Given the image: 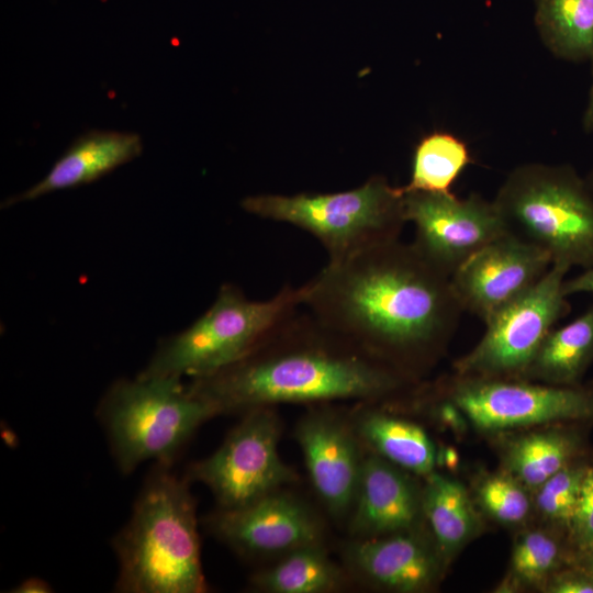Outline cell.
I'll list each match as a JSON object with an SVG mask.
<instances>
[{
    "instance_id": "6da1fadb",
    "label": "cell",
    "mask_w": 593,
    "mask_h": 593,
    "mask_svg": "<svg viewBox=\"0 0 593 593\" xmlns=\"http://www.w3.org/2000/svg\"><path fill=\"white\" fill-rule=\"evenodd\" d=\"M300 288L301 305L321 323L413 380L463 312L450 277L400 239L327 262Z\"/></svg>"
},
{
    "instance_id": "7a4b0ae2",
    "label": "cell",
    "mask_w": 593,
    "mask_h": 593,
    "mask_svg": "<svg viewBox=\"0 0 593 593\" xmlns=\"http://www.w3.org/2000/svg\"><path fill=\"white\" fill-rule=\"evenodd\" d=\"M415 380L370 356L306 310L288 315L245 357L189 388L219 414L281 403L381 402Z\"/></svg>"
},
{
    "instance_id": "3957f363",
    "label": "cell",
    "mask_w": 593,
    "mask_h": 593,
    "mask_svg": "<svg viewBox=\"0 0 593 593\" xmlns=\"http://www.w3.org/2000/svg\"><path fill=\"white\" fill-rule=\"evenodd\" d=\"M156 463L127 524L113 539L119 559L115 589L127 593H201L195 501L189 480Z\"/></svg>"
},
{
    "instance_id": "277c9868",
    "label": "cell",
    "mask_w": 593,
    "mask_h": 593,
    "mask_svg": "<svg viewBox=\"0 0 593 593\" xmlns=\"http://www.w3.org/2000/svg\"><path fill=\"white\" fill-rule=\"evenodd\" d=\"M493 203L507 233L546 251L552 264L593 266V193L571 166H517Z\"/></svg>"
},
{
    "instance_id": "5b68a950",
    "label": "cell",
    "mask_w": 593,
    "mask_h": 593,
    "mask_svg": "<svg viewBox=\"0 0 593 593\" xmlns=\"http://www.w3.org/2000/svg\"><path fill=\"white\" fill-rule=\"evenodd\" d=\"M119 469L131 473L142 462L171 466L195 429L217 415L215 409L180 379H121L98 409Z\"/></svg>"
},
{
    "instance_id": "8992f818",
    "label": "cell",
    "mask_w": 593,
    "mask_h": 593,
    "mask_svg": "<svg viewBox=\"0 0 593 593\" xmlns=\"http://www.w3.org/2000/svg\"><path fill=\"white\" fill-rule=\"evenodd\" d=\"M242 208L307 232L326 250L327 262L399 239L407 222L402 188L391 186L383 176H372L344 192L250 195Z\"/></svg>"
},
{
    "instance_id": "52a82bcc",
    "label": "cell",
    "mask_w": 593,
    "mask_h": 593,
    "mask_svg": "<svg viewBox=\"0 0 593 593\" xmlns=\"http://www.w3.org/2000/svg\"><path fill=\"white\" fill-rule=\"evenodd\" d=\"M301 288L282 287L255 301L224 283L211 306L189 327L161 340L143 377L192 379L211 376L249 354L283 318L301 306Z\"/></svg>"
},
{
    "instance_id": "ba28073f",
    "label": "cell",
    "mask_w": 593,
    "mask_h": 593,
    "mask_svg": "<svg viewBox=\"0 0 593 593\" xmlns=\"http://www.w3.org/2000/svg\"><path fill=\"white\" fill-rule=\"evenodd\" d=\"M569 270L552 264L536 284L492 314L479 343L455 362L456 374L523 379L545 337L570 312L562 290Z\"/></svg>"
},
{
    "instance_id": "9c48e42d",
    "label": "cell",
    "mask_w": 593,
    "mask_h": 593,
    "mask_svg": "<svg viewBox=\"0 0 593 593\" xmlns=\"http://www.w3.org/2000/svg\"><path fill=\"white\" fill-rule=\"evenodd\" d=\"M445 399L479 430L495 433L568 422H593V384L457 376Z\"/></svg>"
},
{
    "instance_id": "30bf717a",
    "label": "cell",
    "mask_w": 593,
    "mask_h": 593,
    "mask_svg": "<svg viewBox=\"0 0 593 593\" xmlns=\"http://www.w3.org/2000/svg\"><path fill=\"white\" fill-rule=\"evenodd\" d=\"M243 414L219 449L188 471V480L210 489L219 508L243 506L298 481L279 455L281 422L275 406Z\"/></svg>"
},
{
    "instance_id": "8fae6325",
    "label": "cell",
    "mask_w": 593,
    "mask_h": 593,
    "mask_svg": "<svg viewBox=\"0 0 593 593\" xmlns=\"http://www.w3.org/2000/svg\"><path fill=\"white\" fill-rule=\"evenodd\" d=\"M404 212L415 227L413 246L449 277L472 255L507 233L493 200L477 193L459 199L452 192H404Z\"/></svg>"
},
{
    "instance_id": "7c38bea8",
    "label": "cell",
    "mask_w": 593,
    "mask_h": 593,
    "mask_svg": "<svg viewBox=\"0 0 593 593\" xmlns=\"http://www.w3.org/2000/svg\"><path fill=\"white\" fill-rule=\"evenodd\" d=\"M205 525L221 541L249 558L282 557L324 541L321 518L286 489L243 506L219 508Z\"/></svg>"
},
{
    "instance_id": "4fadbf2b",
    "label": "cell",
    "mask_w": 593,
    "mask_h": 593,
    "mask_svg": "<svg viewBox=\"0 0 593 593\" xmlns=\"http://www.w3.org/2000/svg\"><path fill=\"white\" fill-rule=\"evenodd\" d=\"M295 439L311 484L336 518L350 513L365 452L349 415L316 404L298 422Z\"/></svg>"
},
{
    "instance_id": "5bb4252c",
    "label": "cell",
    "mask_w": 593,
    "mask_h": 593,
    "mask_svg": "<svg viewBox=\"0 0 593 593\" xmlns=\"http://www.w3.org/2000/svg\"><path fill=\"white\" fill-rule=\"evenodd\" d=\"M551 265L546 251L505 233L451 275V288L463 312L485 322L536 284Z\"/></svg>"
},
{
    "instance_id": "9a60e30c",
    "label": "cell",
    "mask_w": 593,
    "mask_h": 593,
    "mask_svg": "<svg viewBox=\"0 0 593 593\" xmlns=\"http://www.w3.org/2000/svg\"><path fill=\"white\" fill-rule=\"evenodd\" d=\"M348 573L379 589L419 593L432 589L446 567L430 535L421 527L353 538L343 548Z\"/></svg>"
},
{
    "instance_id": "2e32d148",
    "label": "cell",
    "mask_w": 593,
    "mask_h": 593,
    "mask_svg": "<svg viewBox=\"0 0 593 593\" xmlns=\"http://www.w3.org/2000/svg\"><path fill=\"white\" fill-rule=\"evenodd\" d=\"M402 468L365 452L350 511L353 538H369L422 527V486Z\"/></svg>"
},
{
    "instance_id": "e0dca14e",
    "label": "cell",
    "mask_w": 593,
    "mask_h": 593,
    "mask_svg": "<svg viewBox=\"0 0 593 593\" xmlns=\"http://www.w3.org/2000/svg\"><path fill=\"white\" fill-rule=\"evenodd\" d=\"M137 133L91 130L77 137L40 181L7 199L3 206L98 180L142 154Z\"/></svg>"
},
{
    "instance_id": "ac0fdd59",
    "label": "cell",
    "mask_w": 593,
    "mask_h": 593,
    "mask_svg": "<svg viewBox=\"0 0 593 593\" xmlns=\"http://www.w3.org/2000/svg\"><path fill=\"white\" fill-rule=\"evenodd\" d=\"M349 414L361 443L370 451L403 470L426 477L434 471L436 449L418 424L376 407L374 402H360Z\"/></svg>"
},
{
    "instance_id": "d6986e66",
    "label": "cell",
    "mask_w": 593,
    "mask_h": 593,
    "mask_svg": "<svg viewBox=\"0 0 593 593\" xmlns=\"http://www.w3.org/2000/svg\"><path fill=\"white\" fill-rule=\"evenodd\" d=\"M422 485L424 519L445 563L479 532L480 519L466 488L435 471Z\"/></svg>"
},
{
    "instance_id": "ffe728a7",
    "label": "cell",
    "mask_w": 593,
    "mask_h": 593,
    "mask_svg": "<svg viewBox=\"0 0 593 593\" xmlns=\"http://www.w3.org/2000/svg\"><path fill=\"white\" fill-rule=\"evenodd\" d=\"M592 362L593 304L570 323L548 333L523 379L578 384Z\"/></svg>"
},
{
    "instance_id": "44dd1931",
    "label": "cell",
    "mask_w": 593,
    "mask_h": 593,
    "mask_svg": "<svg viewBox=\"0 0 593 593\" xmlns=\"http://www.w3.org/2000/svg\"><path fill=\"white\" fill-rule=\"evenodd\" d=\"M582 448L578 432L563 426L523 434L510 443L504 455L505 471L529 490L573 461Z\"/></svg>"
},
{
    "instance_id": "7402d4cb",
    "label": "cell",
    "mask_w": 593,
    "mask_h": 593,
    "mask_svg": "<svg viewBox=\"0 0 593 593\" xmlns=\"http://www.w3.org/2000/svg\"><path fill=\"white\" fill-rule=\"evenodd\" d=\"M348 571L335 563L323 545L307 546L255 573L253 588L268 593H331L348 583Z\"/></svg>"
},
{
    "instance_id": "603a6c76",
    "label": "cell",
    "mask_w": 593,
    "mask_h": 593,
    "mask_svg": "<svg viewBox=\"0 0 593 593\" xmlns=\"http://www.w3.org/2000/svg\"><path fill=\"white\" fill-rule=\"evenodd\" d=\"M536 24L556 57L574 63L593 58V0H537Z\"/></svg>"
},
{
    "instance_id": "cb8c5ba5",
    "label": "cell",
    "mask_w": 593,
    "mask_h": 593,
    "mask_svg": "<svg viewBox=\"0 0 593 593\" xmlns=\"http://www.w3.org/2000/svg\"><path fill=\"white\" fill-rule=\"evenodd\" d=\"M471 163L463 141L448 132H433L416 145L411 179L401 188L404 192L449 193L452 183Z\"/></svg>"
},
{
    "instance_id": "d4e9b609",
    "label": "cell",
    "mask_w": 593,
    "mask_h": 593,
    "mask_svg": "<svg viewBox=\"0 0 593 593\" xmlns=\"http://www.w3.org/2000/svg\"><path fill=\"white\" fill-rule=\"evenodd\" d=\"M564 557L561 538L549 529L533 528L516 538L502 589L545 585Z\"/></svg>"
},
{
    "instance_id": "484cf974",
    "label": "cell",
    "mask_w": 593,
    "mask_h": 593,
    "mask_svg": "<svg viewBox=\"0 0 593 593\" xmlns=\"http://www.w3.org/2000/svg\"><path fill=\"white\" fill-rule=\"evenodd\" d=\"M528 488L508 472L483 477L477 486L479 505L494 521L505 525H518L532 511Z\"/></svg>"
},
{
    "instance_id": "4316f807",
    "label": "cell",
    "mask_w": 593,
    "mask_h": 593,
    "mask_svg": "<svg viewBox=\"0 0 593 593\" xmlns=\"http://www.w3.org/2000/svg\"><path fill=\"white\" fill-rule=\"evenodd\" d=\"M589 466L574 459L535 490V506L542 517L568 528Z\"/></svg>"
},
{
    "instance_id": "83f0119b",
    "label": "cell",
    "mask_w": 593,
    "mask_h": 593,
    "mask_svg": "<svg viewBox=\"0 0 593 593\" xmlns=\"http://www.w3.org/2000/svg\"><path fill=\"white\" fill-rule=\"evenodd\" d=\"M571 545L581 556L593 549V465L583 479L575 511L568 526Z\"/></svg>"
},
{
    "instance_id": "f1b7e54d",
    "label": "cell",
    "mask_w": 593,
    "mask_h": 593,
    "mask_svg": "<svg viewBox=\"0 0 593 593\" xmlns=\"http://www.w3.org/2000/svg\"><path fill=\"white\" fill-rule=\"evenodd\" d=\"M550 593H593V580L581 568L555 572L545 584Z\"/></svg>"
},
{
    "instance_id": "f546056e",
    "label": "cell",
    "mask_w": 593,
    "mask_h": 593,
    "mask_svg": "<svg viewBox=\"0 0 593 593\" xmlns=\"http://www.w3.org/2000/svg\"><path fill=\"white\" fill-rule=\"evenodd\" d=\"M582 270L575 277L564 279L562 290L568 298L578 293H593V266Z\"/></svg>"
},
{
    "instance_id": "4dcf8cb0",
    "label": "cell",
    "mask_w": 593,
    "mask_h": 593,
    "mask_svg": "<svg viewBox=\"0 0 593 593\" xmlns=\"http://www.w3.org/2000/svg\"><path fill=\"white\" fill-rule=\"evenodd\" d=\"M13 592L20 593H44L51 592L48 583L41 579L31 578L23 581L20 585L14 588Z\"/></svg>"
},
{
    "instance_id": "1f68e13d",
    "label": "cell",
    "mask_w": 593,
    "mask_h": 593,
    "mask_svg": "<svg viewBox=\"0 0 593 593\" xmlns=\"http://www.w3.org/2000/svg\"><path fill=\"white\" fill-rule=\"evenodd\" d=\"M582 127L586 133H593V80L589 93L588 104L582 118Z\"/></svg>"
},
{
    "instance_id": "d6a6232c",
    "label": "cell",
    "mask_w": 593,
    "mask_h": 593,
    "mask_svg": "<svg viewBox=\"0 0 593 593\" xmlns=\"http://www.w3.org/2000/svg\"><path fill=\"white\" fill-rule=\"evenodd\" d=\"M582 557V567L581 569L585 571L593 580V549Z\"/></svg>"
},
{
    "instance_id": "836d02e7",
    "label": "cell",
    "mask_w": 593,
    "mask_h": 593,
    "mask_svg": "<svg viewBox=\"0 0 593 593\" xmlns=\"http://www.w3.org/2000/svg\"><path fill=\"white\" fill-rule=\"evenodd\" d=\"M592 193H593V169L590 171V174L588 175V177L585 178Z\"/></svg>"
}]
</instances>
